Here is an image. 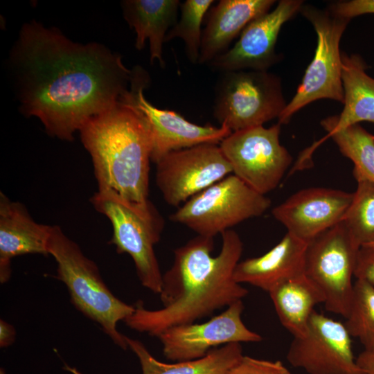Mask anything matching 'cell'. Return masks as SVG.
Returning <instances> with one entry per match:
<instances>
[{"mask_svg":"<svg viewBox=\"0 0 374 374\" xmlns=\"http://www.w3.org/2000/svg\"><path fill=\"white\" fill-rule=\"evenodd\" d=\"M10 60L23 112L66 141L118 103L133 73L103 45L73 42L35 21L23 26Z\"/></svg>","mask_w":374,"mask_h":374,"instance_id":"1","label":"cell"},{"mask_svg":"<svg viewBox=\"0 0 374 374\" xmlns=\"http://www.w3.org/2000/svg\"><path fill=\"white\" fill-rule=\"evenodd\" d=\"M221 235L222 248L215 256L213 238L197 235L175 249L172 265L163 274V308L148 310L139 301L124 321L126 325L157 337L170 327L195 323L242 300L249 292L235 280L233 273L243 243L232 229Z\"/></svg>","mask_w":374,"mask_h":374,"instance_id":"2","label":"cell"},{"mask_svg":"<svg viewBox=\"0 0 374 374\" xmlns=\"http://www.w3.org/2000/svg\"><path fill=\"white\" fill-rule=\"evenodd\" d=\"M89 153L98 190H112L135 202L149 196L152 140L139 112L120 100L80 129Z\"/></svg>","mask_w":374,"mask_h":374,"instance_id":"3","label":"cell"},{"mask_svg":"<svg viewBox=\"0 0 374 374\" xmlns=\"http://www.w3.org/2000/svg\"><path fill=\"white\" fill-rule=\"evenodd\" d=\"M48 253L57 263L56 277L66 285L76 309L98 323L115 344L127 349L126 336L116 326L134 312V305L124 303L113 294L96 264L59 226L52 227Z\"/></svg>","mask_w":374,"mask_h":374,"instance_id":"4","label":"cell"},{"mask_svg":"<svg viewBox=\"0 0 374 374\" xmlns=\"http://www.w3.org/2000/svg\"><path fill=\"white\" fill-rule=\"evenodd\" d=\"M94 208L110 221L113 234L110 243L118 253H127L133 260L141 285L160 294L163 274L154 251L165 221L148 200L135 202L116 192L98 190L91 197Z\"/></svg>","mask_w":374,"mask_h":374,"instance_id":"5","label":"cell"},{"mask_svg":"<svg viewBox=\"0 0 374 374\" xmlns=\"http://www.w3.org/2000/svg\"><path fill=\"white\" fill-rule=\"evenodd\" d=\"M300 12L314 28L317 46L294 96L278 118L281 125L288 123L294 114L317 100L330 99L341 103L344 100L339 44L350 19L309 4H303Z\"/></svg>","mask_w":374,"mask_h":374,"instance_id":"6","label":"cell"},{"mask_svg":"<svg viewBox=\"0 0 374 374\" xmlns=\"http://www.w3.org/2000/svg\"><path fill=\"white\" fill-rule=\"evenodd\" d=\"M271 200L231 174L192 197L169 217L197 235L213 238L264 214Z\"/></svg>","mask_w":374,"mask_h":374,"instance_id":"7","label":"cell"},{"mask_svg":"<svg viewBox=\"0 0 374 374\" xmlns=\"http://www.w3.org/2000/svg\"><path fill=\"white\" fill-rule=\"evenodd\" d=\"M215 91L213 116L231 132L278 118L287 104L280 78L267 71L224 72Z\"/></svg>","mask_w":374,"mask_h":374,"instance_id":"8","label":"cell"},{"mask_svg":"<svg viewBox=\"0 0 374 374\" xmlns=\"http://www.w3.org/2000/svg\"><path fill=\"white\" fill-rule=\"evenodd\" d=\"M360 246L342 221L308 242L305 274L323 293L327 311L345 319L349 312L352 278Z\"/></svg>","mask_w":374,"mask_h":374,"instance_id":"9","label":"cell"},{"mask_svg":"<svg viewBox=\"0 0 374 374\" xmlns=\"http://www.w3.org/2000/svg\"><path fill=\"white\" fill-rule=\"evenodd\" d=\"M280 128L277 123L232 132L219 144L232 174L264 195L278 186L292 161L280 143Z\"/></svg>","mask_w":374,"mask_h":374,"instance_id":"10","label":"cell"},{"mask_svg":"<svg viewBox=\"0 0 374 374\" xmlns=\"http://www.w3.org/2000/svg\"><path fill=\"white\" fill-rule=\"evenodd\" d=\"M129 90L121 97L132 105L145 121L151 136V161L155 164L167 154L202 144H220L232 132L225 125H201L188 121L176 112L154 107L145 98L150 82L141 67L132 69Z\"/></svg>","mask_w":374,"mask_h":374,"instance_id":"11","label":"cell"},{"mask_svg":"<svg viewBox=\"0 0 374 374\" xmlns=\"http://www.w3.org/2000/svg\"><path fill=\"white\" fill-rule=\"evenodd\" d=\"M233 173L219 144L171 152L156 163V184L165 202L179 207Z\"/></svg>","mask_w":374,"mask_h":374,"instance_id":"12","label":"cell"},{"mask_svg":"<svg viewBox=\"0 0 374 374\" xmlns=\"http://www.w3.org/2000/svg\"><path fill=\"white\" fill-rule=\"evenodd\" d=\"M350 337L344 323L314 310L305 335L294 337L286 357L308 374H364L354 357Z\"/></svg>","mask_w":374,"mask_h":374,"instance_id":"13","label":"cell"},{"mask_svg":"<svg viewBox=\"0 0 374 374\" xmlns=\"http://www.w3.org/2000/svg\"><path fill=\"white\" fill-rule=\"evenodd\" d=\"M244 309L242 300H240L206 322L163 330L157 337L162 344L163 355L175 362L193 360L204 357L221 345L262 341V336L249 330L242 321Z\"/></svg>","mask_w":374,"mask_h":374,"instance_id":"14","label":"cell"},{"mask_svg":"<svg viewBox=\"0 0 374 374\" xmlns=\"http://www.w3.org/2000/svg\"><path fill=\"white\" fill-rule=\"evenodd\" d=\"M302 0H280L271 10L251 21L235 44L208 64L222 72L239 70L267 71L279 60L275 48L284 24L300 12Z\"/></svg>","mask_w":374,"mask_h":374,"instance_id":"15","label":"cell"},{"mask_svg":"<svg viewBox=\"0 0 374 374\" xmlns=\"http://www.w3.org/2000/svg\"><path fill=\"white\" fill-rule=\"evenodd\" d=\"M353 198V193L310 187L294 193L271 213L288 233L308 243L344 220Z\"/></svg>","mask_w":374,"mask_h":374,"instance_id":"16","label":"cell"},{"mask_svg":"<svg viewBox=\"0 0 374 374\" xmlns=\"http://www.w3.org/2000/svg\"><path fill=\"white\" fill-rule=\"evenodd\" d=\"M53 226L35 222L26 206L0 193V281L11 274L12 258L26 254L49 255Z\"/></svg>","mask_w":374,"mask_h":374,"instance_id":"17","label":"cell"},{"mask_svg":"<svg viewBox=\"0 0 374 374\" xmlns=\"http://www.w3.org/2000/svg\"><path fill=\"white\" fill-rule=\"evenodd\" d=\"M308 242L287 232L265 254L240 261L233 273L235 280L269 292L278 284L305 274Z\"/></svg>","mask_w":374,"mask_h":374,"instance_id":"18","label":"cell"},{"mask_svg":"<svg viewBox=\"0 0 374 374\" xmlns=\"http://www.w3.org/2000/svg\"><path fill=\"white\" fill-rule=\"evenodd\" d=\"M274 0H221L210 9L202 30L198 64H208L229 50L253 19L270 11Z\"/></svg>","mask_w":374,"mask_h":374,"instance_id":"19","label":"cell"},{"mask_svg":"<svg viewBox=\"0 0 374 374\" xmlns=\"http://www.w3.org/2000/svg\"><path fill=\"white\" fill-rule=\"evenodd\" d=\"M344 108L339 115L321 121L327 134L359 122L374 123V78L366 73L367 65L359 54L341 53Z\"/></svg>","mask_w":374,"mask_h":374,"instance_id":"20","label":"cell"},{"mask_svg":"<svg viewBox=\"0 0 374 374\" xmlns=\"http://www.w3.org/2000/svg\"><path fill=\"white\" fill-rule=\"evenodd\" d=\"M179 0H127L122 3L123 15L136 32L135 48L141 50L150 43V59L165 67L163 46L168 30L177 21Z\"/></svg>","mask_w":374,"mask_h":374,"instance_id":"21","label":"cell"},{"mask_svg":"<svg viewBox=\"0 0 374 374\" xmlns=\"http://www.w3.org/2000/svg\"><path fill=\"white\" fill-rule=\"evenodd\" d=\"M268 293L280 322L294 337L305 335L314 307L325 301L321 291L305 274L286 280Z\"/></svg>","mask_w":374,"mask_h":374,"instance_id":"22","label":"cell"},{"mask_svg":"<svg viewBox=\"0 0 374 374\" xmlns=\"http://www.w3.org/2000/svg\"><path fill=\"white\" fill-rule=\"evenodd\" d=\"M126 341L139 360L142 374H226L244 355L240 343H231L199 359L168 364L154 358L141 341L127 337Z\"/></svg>","mask_w":374,"mask_h":374,"instance_id":"23","label":"cell"},{"mask_svg":"<svg viewBox=\"0 0 374 374\" xmlns=\"http://www.w3.org/2000/svg\"><path fill=\"white\" fill-rule=\"evenodd\" d=\"M331 138L341 153L354 163V177L374 184V135L359 124L333 131L321 140Z\"/></svg>","mask_w":374,"mask_h":374,"instance_id":"24","label":"cell"},{"mask_svg":"<svg viewBox=\"0 0 374 374\" xmlns=\"http://www.w3.org/2000/svg\"><path fill=\"white\" fill-rule=\"evenodd\" d=\"M355 179L357 187L343 221L362 247L374 242V184L362 177Z\"/></svg>","mask_w":374,"mask_h":374,"instance_id":"25","label":"cell"},{"mask_svg":"<svg viewBox=\"0 0 374 374\" xmlns=\"http://www.w3.org/2000/svg\"><path fill=\"white\" fill-rule=\"evenodd\" d=\"M213 0H186L180 5L181 17L168 30L165 42L180 38L185 44L188 60L198 64L202 44V24L213 3Z\"/></svg>","mask_w":374,"mask_h":374,"instance_id":"26","label":"cell"},{"mask_svg":"<svg viewBox=\"0 0 374 374\" xmlns=\"http://www.w3.org/2000/svg\"><path fill=\"white\" fill-rule=\"evenodd\" d=\"M346 319L344 324L351 337L359 339L364 349L374 347V286L356 280Z\"/></svg>","mask_w":374,"mask_h":374,"instance_id":"27","label":"cell"},{"mask_svg":"<svg viewBox=\"0 0 374 374\" xmlns=\"http://www.w3.org/2000/svg\"><path fill=\"white\" fill-rule=\"evenodd\" d=\"M226 374H292L278 360L271 361L243 355Z\"/></svg>","mask_w":374,"mask_h":374,"instance_id":"28","label":"cell"},{"mask_svg":"<svg viewBox=\"0 0 374 374\" xmlns=\"http://www.w3.org/2000/svg\"><path fill=\"white\" fill-rule=\"evenodd\" d=\"M327 9L336 16L351 19L365 14H374V0L338 1L330 3Z\"/></svg>","mask_w":374,"mask_h":374,"instance_id":"29","label":"cell"},{"mask_svg":"<svg viewBox=\"0 0 374 374\" xmlns=\"http://www.w3.org/2000/svg\"><path fill=\"white\" fill-rule=\"evenodd\" d=\"M354 276L374 286V246L364 245L360 247Z\"/></svg>","mask_w":374,"mask_h":374,"instance_id":"30","label":"cell"},{"mask_svg":"<svg viewBox=\"0 0 374 374\" xmlns=\"http://www.w3.org/2000/svg\"><path fill=\"white\" fill-rule=\"evenodd\" d=\"M356 362L364 374H374V347L364 349L360 353Z\"/></svg>","mask_w":374,"mask_h":374,"instance_id":"31","label":"cell"},{"mask_svg":"<svg viewBox=\"0 0 374 374\" xmlns=\"http://www.w3.org/2000/svg\"><path fill=\"white\" fill-rule=\"evenodd\" d=\"M15 329L4 320L0 321V347L6 348L13 344L15 339Z\"/></svg>","mask_w":374,"mask_h":374,"instance_id":"32","label":"cell"},{"mask_svg":"<svg viewBox=\"0 0 374 374\" xmlns=\"http://www.w3.org/2000/svg\"><path fill=\"white\" fill-rule=\"evenodd\" d=\"M64 370L70 372L72 374H82L77 368L65 365L64 366Z\"/></svg>","mask_w":374,"mask_h":374,"instance_id":"33","label":"cell"},{"mask_svg":"<svg viewBox=\"0 0 374 374\" xmlns=\"http://www.w3.org/2000/svg\"><path fill=\"white\" fill-rule=\"evenodd\" d=\"M0 374H6V372H5V370L3 368H1L0 370Z\"/></svg>","mask_w":374,"mask_h":374,"instance_id":"34","label":"cell"},{"mask_svg":"<svg viewBox=\"0 0 374 374\" xmlns=\"http://www.w3.org/2000/svg\"><path fill=\"white\" fill-rule=\"evenodd\" d=\"M367 245H369V246H374V242L373 243H371L370 244H367Z\"/></svg>","mask_w":374,"mask_h":374,"instance_id":"35","label":"cell"}]
</instances>
